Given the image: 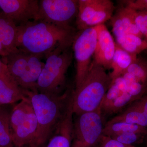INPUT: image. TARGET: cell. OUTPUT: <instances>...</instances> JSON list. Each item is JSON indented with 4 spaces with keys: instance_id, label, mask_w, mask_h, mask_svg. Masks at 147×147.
<instances>
[{
    "instance_id": "obj_1",
    "label": "cell",
    "mask_w": 147,
    "mask_h": 147,
    "mask_svg": "<svg viewBox=\"0 0 147 147\" xmlns=\"http://www.w3.org/2000/svg\"><path fill=\"white\" fill-rule=\"evenodd\" d=\"M76 33L70 26L32 21L17 26L16 46L28 55L46 59L71 47Z\"/></svg>"
},
{
    "instance_id": "obj_2",
    "label": "cell",
    "mask_w": 147,
    "mask_h": 147,
    "mask_svg": "<svg viewBox=\"0 0 147 147\" xmlns=\"http://www.w3.org/2000/svg\"><path fill=\"white\" fill-rule=\"evenodd\" d=\"M24 90L30 100L37 121L35 143L43 146L65 114L71 96L66 92L54 95Z\"/></svg>"
},
{
    "instance_id": "obj_3",
    "label": "cell",
    "mask_w": 147,
    "mask_h": 147,
    "mask_svg": "<svg viewBox=\"0 0 147 147\" xmlns=\"http://www.w3.org/2000/svg\"><path fill=\"white\" fill-rule=\"evenodd\" d=\"M112 82L105 69L93 60L86 77L71 95L74 114L78 115L100 108Z\"/></svg>"
},
{
    "instance_id": "obj_4",
    "label": "cell",
    "mask_w": 147,
    "mask_h": 147,
    "mask_svg": "<svg viewBox=\"0 0 147 147\" xmlns=\"http://www.w3.org/2000/svg\"><path fill=\"white\" fill-rule=\"evenodd\" d=\"M72 56L69 47L53 53L47 58L37 83L38 91L47 94H61Z\"/></svg>"
},
{
    "instance_id": "obj_5",
    "label": "cell",
    "mask_w": 147,
    "mask_h": 147,
    "mask_svg": "<svg viewBox=\"0 0 147 147\" xmlns=\"http://www.w3.org/2000/svg\"><path fill=\"white\" fill-rule=\"evenodd\" d=\"M10 124L14 146L35 144L37 121L28 97L13 105L10 114Z\"/></svg>"
},
{
    "instance_id": "obj_6",
    "label": "cell",
    "mask_w": 147,
    "mask_h": 147,
    "mask_svg": "<svg viewBox=\"0 0 147 147\" xmlns=\"http://www.w3.org/2000/svg\"><path fill=\"white\" fill-rule=\"evenodd\" d=\"M79 31L76 34L72 44L76 61V88L82 84L91 64L97 42V27Z\"/></svg>"
},
{
    "instance_id": "obj_7",
    "label": "cell",
    "mask_w": 147,
    "mask_h": 147,
    "mask_svg": "<svg viewBox=\"0 0 147 147\" xmlns=\"http://www.w3.org/2000/svg\"><path fill=\"white\" fill-rule=\"evenodd\" d=\"M100 108L78 115L74 123L73 145L94 147L100 142L103 127Z\"/></svg>"
},
{
    "instance_id": "obj_8",
    "label": "cell",
    "mask_w": 147,
    "mask_h": 147,
    "mask_svg": "<svg viewBox=\"0 0 147 147\" xmlns=\"http://www.w3.org/2000/svg\"><path fill=\"white\" fill-rule=\"evenodd\" d=\"M77 0H41L36 21H43L63 26L69 23L78 11Z\"/></svg>"
},
{
    "instance_id": "obj_9",
    "label": "cell",
    "mask_w": 147,
    "mask_h": 147,
    "mask_svg": "<svg viewBox=\"0 0 147 147\" xmlns=\"http://www.w3.org/2000/svg\"><path fill=\"white\" fill-rule=\"evenodd\" d=\"M0 8L17 26L36 21L39 10L38 0H0Z\"/></svg>"
},
{
    "instance_id": "obj_10",
    "label": "cell",
    "mask_w": 147,
    "mask_h": 147,
    "mask_svg": "<svg viewBox=\"0 0 147 147\" xmlns=\"http://www.w3.org/2000/svg\"><path fill=\"white\" fill-rule=\"evenodd\" d=\"M97 27V42L93 61L105 69H110L115 52L116 42L104 24Z\"/></svg>"
},
{
    "instance_id": "obj_11",
    "label": "cell",
    "mask_w": 147,
    "mask_h": 147,
    "mask_svg": "<svg viewBox=\"0 0 147 147\" xmlns=\"http://www.w3.org/2000/svg\"><path fill=\"white\" fill-rule=\"evenodd\" d=\"M72 100L46 145L42 147H70L74 137Z\"/></svg>"
},
{
    "instance_id": "obj_12",
    "label": "cell",
    "mask_w": 147,
    "mask_h": 147,
    "mask_svg": "<svg viewBox=\"0 0 147 147\" xmlns=\"http://www.w3.org/2000/svg\"><path fill=\"white\" fill-rule=\"evenodd\" d=\"M135 13L136 11L125 6L117 11L110 19L116 38L128 34L144 37L135 24Z\"/></svg>"
},
{
    "instance_id": "obj_13",
    "label": "cell",
    "mask_w": 147,
    "mask_h": 147,
    "mask_svg": "<svg viewBox=\"0 0 147 147\" xmlns=\"http://www.w3.org/2000/svg\"><path fill=\"white\" fill-rule=\"evenodd\" d=\"M28 98L7 69L0 75V106L13 105Z\"/></svg>"
},
{
    "instance_id": "obj_14",
    "label": "cell",
    "mask_w": 147,
    "mask_h": 147,
    "mask_svg": "<svg viewBox=\"0 0 147 147\" xmlns=\"http://www.w3.org/2000/svg\"><path fill=\"white\" fill-rule=\"evenodd\" d=\"M41 59L36 55H29L26 70L16 82L22 89L31 92H38L37 83L45 65L41 61Z\"/></svg>"
},
{
    "instance_id": "obj_15",
    "label": "cell",
    "mask_w": 147,
    "mask_h": 147,
    "mask_svg": "<svg viewBox=\"0 0 147 147\" xmlns=\"http://www.w3.org/2000/svg\"><path fill=\"white\" fill-rule=\"evenodd\" d=\"M17 26L3 12L0 13V39L9 54L19 50L16 46Z\"/></svg>"
},
{
    "instance_id": "obj_16",
    "label": "cell",
    "mask_w": 147,
    "mask_h": 147,
    "mask_svg": "<svg viewBox=\"0 0 147 147\" xmlns=\"http://www.w3.org/2000/svg\"><path fill=\"white\" fill-rule=\"evenodd\" d=\"M108 122H122L137 125L147 128V118L144 114L138 100L132 102L123 112L113 118Z\"/></svg>"
},
{
    "instance_id": "obj_17",
    "label": "cell",
    "mask_w": 147,
    "mask_h": 147,
    "mask_svg": "<svg viewBox=\"0 0 147 147\" xmlns=\"http://www.w3.org/2000/svg\"><path fill=\"white\" fill-rule=\"evenodd\" d=\"M137 55H131L120 48L116 43V50L111 64L110 74L112 81L123 74L129 66L137 59Z\"/></svg>"
},
{
    "instance_id": "obj_18",
    "label": "cell",
    "mask_w": 147,
    "mask_h": 147,
    "mask_svg": "<svg viewBox=\"0 0 147 147\" xmlns=\"http://www.w3.org/2000/svg\"><path fill=\"white\" fill-rule=\"evenodd\" d=\"M29 55L19 50L3 57V62L7 66L9 71L16 82L24 74L26 68Z\"/></svg>"
},
{
    "instance_id": "obj_19",
    "label": "cell",
    "mask_w": 147,
    "mask_h": 147,
    "mask_svg": "<svg viewBox=\"0 0 147 147\" xmlns=\"http://www.w3.org/2000/svg\"><path fill=\"white\" fill-rule=\"evenodd\" d=\"M13 105L0 106V147H13L10 117Z\"/></svg>"
},
{
    "instance_id": "obj_20",
    "label": "cell",
    "mask_w": 147,
    "mask_h": 147,
    "mask_svg": "<svg viewBox=\"0 0 147 147\" xmlns=\"http://www.w3.org/2000/svg\"><path fill=\"white\" fill-rule=\"evenodd\" d=\"M102 0H79L76 25L79 31L84 30L85 25L92 17Z\"/></svg>"
},
{
    "instance_id": "obj_21",
    "label": "cell",
    "mask_w": 147,
    "mask_h": 147,
    "mask_svg": "<svg viewBox=\"0 0 147 147\" xmlns=\"http://www.w3.org/2000/svg\"><path fill=\"white\" fill-rule=\"evenodd\" d=\"M116 44L127 53L137 55L147 49V41L132 34H126L116 38Z\"/></svg>"
},
{
    "instance_id": "obj_22",
    "label": "cell",
    "mask_w": 147,
    "mask_h": 147,
    "mask_svg": "<svg viewBox=\"0 0 147 147\" xmlns=\"http://www.w3.org/2000/svg\"><path fill=\"white\" fill-rule=\"evenodd\" d=\"M147 131V128L137 125L122 122L115 123L108 122L103 127L102 135L111 137L127 132H134L146 135Z\"/></svg>"
},
{
    "instance_id": "obj_23",
    "label": "cell",
    "mask_w": 147,
    "mask_h": 147,
    "mask_svg": "<svg viewBox=\"0 0 147 147\" xmlns=\"http://www.w3.org/2000/svg\"><path fill=\"white\" fill-rule=\"evenodd\" d=\"M115 7L114 3L110 0H102L100 6L89 21L87 22L84 30L104 24L113 16Z\"/></svg>"
},
{
    "instance_id": "obj_24",
    "label": "cell",
    "mask_w": 147,
    "mask_h": 147,
    "mask_svg": "<svg viewBox=\"0 0 147 147\" xmlns=\"http://www.w3.org/2000/svg\"><path fill=\"white\" fill-rule=\"evenodd\" d=\"M126 83L122 76L113 80L100 106L101 113H104L117 98L126 92Z\"/></svg>"
},
{
    "instance_id": "obj_25",
    "label": "cell",
    "mask_w": 147,
    "mask_h": 147,
    "mask_svg": "<svg viewBox=\"0 0 147 147\" xmlns=\"http://www.w3.org/2000/svg\"><path fill=\"white\" fill-rule=\"evenodd\" d=\"M125 81L126 85V91L135 100L140 99L146 94L147 86L138 81L134 76L127 72L122 75Z\"/></svg>"
},
{
    "instance_id": "obj_26",
    "label": "cell",
    "mask_w": 147,
    "mask_h": 147,
    "mask_svg": "<svg viewBox=\"0 0 147 147\" xmlns=\"http://www.w3.org/2000/svg\"><path fill=\"white\" fill-rule=\"evenodd\" d=\"M125 72L131 74L139 82L147 86L146 61L137 57L136 60L129 66Z\"/></svg>"
},
{
    "instance_id": "obj_27",
    "label": "cell",
    "mask_w": 147,
    "mask_h": 147,
    "mask_svg": "<svg viewBox=\"0 0 147 147\" xmlns=\"http://www.w3.org/2000/svg\"><path fill=\"white\" fill-rule=\"evenodd\" d=\"M135 101L131 95L127 91L118 98L104 112L107 114H113L117 113L125 107Z\"/></svg>"
},
{
    "instance_id": "obj_28",
    "label": "cell",
    "mask_w": 147,
    "mask_h": 147,
    "mask_svg": "<svg viewBox=\"0 0 147 147\" xmlns=\"http://www.w3.org/2000/svg\"><path fill=\"white\" fill-rule=\"evenodd\" d=\"M145 136L144 134L127 132L115 135L110 138L124 144L133 145L144 141Z\"/></svg>"
},
{
    "instance_id": "obj_29",
    "label": "cell",
    "mask_w": 147,
    "mask_h": 147,
    "mask_svg": "<svg viewBox=\"0 0 147 147\" xmlns=\"http://www.w3.org/2000/svg\"><path fill=\"white\" fill-rule=\"evenodd\" d=\"M135 22L143 37L147 41V11H136Z\"/></svg>"
},
{
    "instance_id": "obj_30",
    "label": "cell",
    "mask_w": 147,
    "mask_h": 147,
    "mask_svg": "<svg viewBox=\"0 0 147 147\" xmlns=\"http://www.w3.org/2000/svg\"><path fill=\"white\" fill-rule=\"evenodd\" d=\"M125 7L136 11H147V0H128L123 1Z\"/></svg>"
},
{
    "instance_id": "obj_31",
    "label": "cell",
    "mask_w": 147,
    "mask_h": 147,
    "mask_svg": "<svg viewBox=\"0 0 147 147\" xmlns=\"http://www.w3.org/2000/svg\"><path fill=\"white\" fill-rule=\"evenodd\" d=\"M99 147H135L133 145L124 144L110 137L102 135L99 143Z\"/></svg>"
},
{
    "instance_id": "obj_32",
    "label": "cell",
    "mask_w": 147,
    "mask_h": 147,
    "mask_svg": "<svg viewBox=\"0 0 147 147\" xmlns=\"http://www.w3.org/2000/svg\"><path fill=\"white\" fill-rule=\"evenodd\" d=\"M138 100L144 114L147 118V93L143 95Z\"/></svg>"
},
{
    "instance_id": "obj_33",
    "label": "cell",
    "mask_w": 147,
    "mask_h": 147,
    "mask_svg": "<svg viewBox=\"0 0 147 147\" xmlns=\"http://www.w3.org/2000/svg\"><path fill=\"white\" fill-rule=\"evenodd\" d=\"M10 55L8 51L5 49V47L3 45L1 40L0 39V56L3 57H6Z\"/></svg>"
},
{
    "instance_id": "obj_34",
    "label": "cell",
    "mask_w": 147,
    "mask_h": 147,
    "mask_svg": "<svg viewBox=\"0 0 147 147\" xmlns=\"http://www.w3.org/2000/svg\"><path fill=\"white\" fill-rule=\"evenodd\" d=\"M7 68V65L3 62L1 59L0 58V75Z\"/></svg>"
},
{
    "instance_id": "obj_35",
    "label": "cell",
    "mask_w": 147,
    "mask_h": 147,
    "mask_svg": "<svg viewBox=\"0 0 147 147\" xmlns=\"http://www.w3.org/2000/svg\"><path fill=\"white\" fill-rule=\"evenodd\" d=\"M43 147V146H42ZM41 146H38L34 144H28L25 145V146H22L20 147H42ZM13 147H16L13 146Z\"/></svg>"
},
{
    "instance_id": "obj_36",
    "label": "cell",
    "mask_w": 147,
    "mask_h": 147,
    "mask_svg": "<svg viewBox=\"0 0 147 147\" xmlns=\"http://www.w3.org/2000/svg\"><path fill=\"white\" fill-rule=\"evenodd\" d=\"M144 140H145V142H146V144L147 147V131L146 133V135H145L144 139Z\"/></svg>"
},
{
    "instance_id": "obj_37",
    "label": "cell",
    "mask_w": 147,
    "mask_h": 147,
    "mask_svg": "<svg viewBox=\"0 0 147 147\" xmlns=\"http://www.w3.org/2000/svg\"><path fill=\"white\" fill-rule=\"evenodd\" d=\"M72 147H78L76 146H74V145H73V146H72Z\"/></svg>"
}]
</instances>
